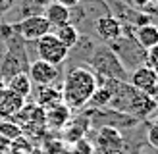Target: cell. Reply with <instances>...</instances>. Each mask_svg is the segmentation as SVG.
<instances>
[{"mask_svg": "<svg viewBox=\"0 0 158 154\" xmlns=\"http://www.w3.org/2000/svg\"><path fill=\"white\" fill-rule=\"evenodd\" d=\"M97 77L87 67H73L62 83V102L69 110H77L89 104L93 92L97 91Z\"/></svg>", "mask_w": 158, "mask_h": 154, "instance_id": "6da1fadb", "label": "cell"}, {"mask_svg": "<svg viewBox=\"0 0 158 154\" xmlns=\"http://www.w3.org/2000/svg\"><path fill=\"white\" fill-rule=\"evenodd\" d=\"M37 43V54L39 60H44L52 66H60L62 62L68 58V48L58 41V37L54 33H46L44 37H41Z\"/></svg>", "mask_w": 158, "mask_h": 154, "instance_id": "7a4b0ae2", "label": "cell"}, {"mask_svg": "<svg viewBox=\"0 0 158 154\" xmlns=\"http://www.w3.org/2000/svg\"><path fill=\"white\" fill-rule=\"evenodd\" d=\"M15 29H18V33L25 38V41H39L41 37H44L46 33H50L52 27L50 23L44 19V15H29V18H25L23 21H19L18 25H15Z\"/></svg>", "mask_w": 158, "mask_h": 154, "instance_id": "3957f363", "label": "cell"}, {"mask_svg": "<svg viewBox=\"0 0 158 154\" xmlns=\"http://www.w3.org/2000/svg\"><path fill=\"white\" fill-rule=\"evenodd\" d=\"M156 100L154 96L147 95V92H141L137 89H129V102L127 106L123 108L125 112H129L133 116H137V118H147V116H151L154 110H156Z\"/></svg>", "mask_w": 158, "mask_h": 154, "instance_id": "277c9868", "label": "cell"}, {"mask_svg": "<svg viewBox=\"0 0 158 154\" xmlns=\"http://www.w3.org/2000/svg\"><path fill=\"white\" fill-rule=\"evenodd\" d=\"M29 79L31 83L39 85V87H46V85H52L54 81L60 77L58 66H52L44 60H35L29 67Z\"/></svg>", "mask_w": 158, "mask_h": 154, "instance_id": "5b68a950", "label": "cell"}, {"mask_svg": "<svg viewBox=\"0 0 158 154\" xmlns=\"http://www.w3.org/2000/svg\"><path fill=\"white\" fill-rule=\"evenodd\" d=\"M131 87L141 91V92H147V95L154 96L156 89H158V73L152 71V69L147 67V66L137 67L135 71L131 73Z\"/></svg>", "mask_w": 158, "mask_h": 154, "instance_id": "8992f818", "label": "cell"}, {"mask_svg": "<svg viewBox=\"0 0 158 154\" xmlns=\"http://www.w3.org/2000/svg\"><path fill=\"white\" fill-rule=\"evenodd\" d=\"M23 104H25V98H21L19 95H15L14 91H10L8 87L0 89V118L2 120H12L15 118Z\"/></svg>", "mask_w": 158, "mask_h": 154, "instance_id": "52a82bcc", "label": "cell"}, {"mask_svg": "<svg viewBox=\"0 0 158 154\" xmlns=\"http://www.w3.org/2000/svg\"><path fill=\"white\" fill-rule=\"evenodd\" d=\"M94 29H97V35L104 43H112V41L122 37V23L110 14L108 15H100L97 19V23H94Z\"/></svg>", "mask_w": 158, "mask_h": 154, "instance_id": "ba28073f", "label": "cell"}, {"mask_svg": "<svg viewBox=\"0 0 158 154\" xmlns=\"http://www.w3.org/2000/svg\"><path fill=\"white\" fill-rule=\"evenodd\" d=\"M69 118H72V110H69L64 102L44 110V123H46V127H52V129L66 127L69 123Z\"/></svg>", "mask_w": 158, "mask_h": 154, "instance_id": "9c48e42d", "label": "cell"}, {"mask_svg": "<svg viewBox=\"0 0 158 154\" xmlns=\"http://www.w3.org/2000/svg\"><path fill=\"white\" fill-rule=\"evenodd\" d=\"M44 19L50 23V27H62L69 23V18H72V12H69V8L62 6L60 2H50L48 6H44Z\"/></svg>", "mask_w": 158, "mask_h": 154, "instance_id": "30bf717a", "label": "cell"}, {"mask_svg": "<svg viewBox=\"0 0 158 154\" xmlns=\"http://www.w3.org/2000/svg\"><path fill=\"white\" fill-rule=\"evenodd\" d=\"M135 38H137V43L143 46L145 50L152 48V46L158 44V25H154V23L139 25L135 29Z\"/></svg>", "mask_w": 158, "mask_h": 154, "instance_id": "8fae6325", "label": "cell"}, {"mask_svg": "<svg viewBox=\"0 0 158 154\" xmlns=\"http://www.w3.org/2000/svg\"><path fill=\"white\" fill-rule=\"evenodd\" d=\"M10 91H14L15 95H19L21 98H27L31 95V89H33V83H31L29 79V75L25 71H18V73H14L10 77V81H8L6 85Z\"/></svg>", "mask_w": 158, "mask_h": 154, "instance_id": "7c38bea8", "label": "cell"}, {"mask_svg": "<svg viewBox=\"0 0 158 154\" xmlns=\"http://www.w3.org/2000/svg\"><path fill=\"white\" fill-rule=\"evenodd\" d=\"M62 102V89H56L52 85H46V87L39 89L37 95V104L43 108V110H48V108L56 106Z\"/></svg>", "mask_w": 158, "mask_h": 154, "instance_id": "4fadbf2b", "label": "cell"}, {"mask_svg": "<svg viewBox=\"0 0 158 154\" xmlns=\"http://www.w3.org/2000/svg\"><path fill=\"white\" fill-rule=\"evenodd\" d=\"M54 35L58 37V41L64 44L68 50L73 48L77 44V41H79V31H77V27L73 23H66V25H62V27H56Z\"/></svg>", "mask_w": 158, "mask_h": 154, "instance_id": "5bb4252c", "label": "cell"}, {"mask_svg": "<svg viewBox=\"0 0 158 154\" xmlns=\"http://www.w3.org/2000/svg\"><path fill=\"white\" fill-rule=\"evenodd\" d=\"M98 141L104 148H120L122 146V135L118 133L114 127H102Z\"/></svg>", "mask_w": 158, "mask_h": 154, "instance_id": "9a60e30c", "label": "cell"}, {"mask_svg": "<svg viewBox=\"0 0 158 154\" xmlns=\"http://www.w3.org/2000/svg\"><path fill=\"white\" fill-rule=\"evenodd\" d=\"M21 135H23V129L18 125V123L0 118V137H2V139L14 141V139H18V137H21Z\"/></svg>", "mask_w": 158, "mask_h": 154, "instance_id": "2e32d148", "label": "cell"}, {"mask_svg": "<svg viewBox=\"0 0 158 154\" xmlns=\"http://www.w3.org/2000/svg\"><path fill=\"white\" fill-rule=\"evenodd\" d=\"M112 96H114V91H110L106 87H100V89L97 87V91L93 92V96H91L89 102L93 106H97V108H102V106H106L110 100H112Z\"/></svg>", "mask_w": 158, "mask_h": 154, "instance_id": "e0dca14e", "label": "cell"}, {"mask_svg": "<svg viewBox=\"0 0 158 154\" xmlns=\"http://www.w3.org/2000/svg\"><path fill=\"white\" fill-rule=\"evenodd\" d=\"M31 144L23 137H18L12 141V154H31Z\"/></svg>", "mask_w": 158, "mask_h": 154, "instance_id": "ac0fdd59", "label": "cell"}, {"mask_svg": "<svg viewBox=\"0 0 158 154\" xmlns=\"http://www.w3.org/2000/svg\"><path fill=\"white\" fill-rule=\"evenodd\" d=\"M145 66L151 67L152 71L158 73V44L147 50V64H145Z\"/></svg>", "mask_w": 158, "mask_h": 154, "instance_id": "d6986e66", "label": "cell"}, {"mask_svg": "<svg viewBox=\"0 0 158 154\" xmlns=\"http://www.w3.org/2000/svg\"><path fill=\"white\" fill-rule=\"evenodd\" d=\"M72 154H93V144L87 143L85 139H79L73 143V150Z\"/></svg>", "mask_w": 158, "mask_h": 154, "instance_id": "ffe728a7", "label": "cell"}, {"mask_svg": "<svg viewBox=\"0 0 158 154\" xmlns=\"http://www.w3.org/2000/svg\"><path fill=\"white\" fill-rule=\"evenodd\" d=\"M147 141L151 146H154V148H158V123L154 121L151 127H148L147 131Z\"/></svg>", "mask_w": 158, "mask_h": 154, "instance_id": "44dd1931", "label": "cell"}, {"mask_svg": "<svg viewBox=\"0 0 158 154\" xmlns=\"http://www.w3.org/2000/svg\"><path fill=\"white\" fill-rule=\"evenodd\" d=\"M56 2H60L62 6H66V8H73V6H77L81 0H56Z\"/></svg>", "mask_w": 158, "mask_h": 154, "instance_id": "7402d4cb", "label": "cell"}, {"mask_svg": "<svg viewBox=\"0 0 158 154\" xmlns=\"http://www.w3.org/2000/svg\"><path fill=\"white\" fill-rule=\"evenodd\" d=\"M14 2H15V0H0V10H8Z\"/></svg>", "mask_w": 158, "mask_h": 154, "instance_id": "603a6c76", "label": "cell"}, {"mask_svg": "<svg viewBox=\"0 0 158 154\" xmlns=\"http://www.w3.org/2000/svg\"><path fill=\"white\" fill-rule=\"evenodd\" d=\"M133 2V6H137V8H143V6H147L151 0H131Z\"/></svg>", "mask_w": 158, "mask_h": 154, "instance_id": "cb8c5ba5", "label": "cell"}, {"mask_svg": "<svg viewBox=\"0 0 158 154\" xmlns=\"http://www.w3.org/2000/svg\"><path fill=\"white\" fill-rule=\"evenodd\" d=\"M35 4H39V6H48L50 2H54V0H33Z\"/></svg>", "mask_w": 158, "mask_h": 154, "instance_id": "d4e9b609", "label": "cell"}, {"mask_svg": "<svg viewBox=\"0 0 158 154\" xmlns=\"http://www.w3.org/2000/svg\"><path fill=\"white\" fill-rule=\"evenodd\" d=\"M4 87V81H2V75H0V89Z\"/></svg>", "mask_w": 158, "mask_h": 154, "instance_id": "484cf974", "label": "cell"}, {"mask_svg": "<svg viewBox=\"0 0 158 154\" xmlns=\"http://www.w3.org/2000/svg\"><path fill=\"white\" fill-rule=\"evenodd\" d=\"M156 4H158V0H156Z\"/></svg>", "mask_w": 158, "mask_h": 154, "instance_id": "4316f807", "label": "cell"}, {"mask_svg": "<svg viewBox=\"0 0 158 154\" xmlns=\"http://www.w3.org/2000/svg\"><path fill=\"white\" fill-rule=\"evenodd\" d=\"M156 123H158V120H156Z\"/></svg>", "mask_w": 158, "mask_h": 154, "instance_id": "83f0119b", "label": "cell"}]
</instances>
